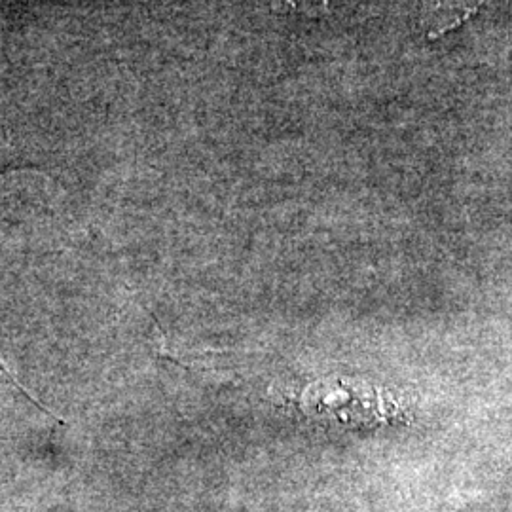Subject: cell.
Listing matches in <instances>:
<instances>
[{"mask_svg": "<svg viewBox=\"0 0 512 512\" xmlns=\"http://www.w3.org/2000/svg\"><path fill=\"white\" fill-rule=\"evenodd\" d=\"M300 404L315 416L351 427H376L406 420V404L384 389L351 382H319L304 389Z\"/></svg>", "mask_w": 512, "mask_h": 512, "instance_id": "6da1fadb", "label": "cell"}, {"mask_svg": "<svg viewBox=\"0 0 512 512\" xmlns=\"http://www.w3.org/2000/svg\"><path fill=\"white\" fill-rule=\"evenodd\" d=\"M486 0H444L437 8L433 16V25L429 31V38H439L456 29L463 21L473 18L476 10L484 4Z\"/></svg>", "mask_w": 512, "mask_h": 512, "instance_id": "7a4b0ae2", "label": "cell"}, {"mask_svg": "<svg viewBox=\"0 0 512 512\" xmlns=\"http://www.w3.org/2000/svg\"><path fill=\"white\" fill-rule=\"evenodd\" d=\"M330 0H272L275 10L279 12H296L304 16H323L329 10Z\"/></svg>", "mask_w": 512, "mask_h": 512, "instance_id": "3957f363", "label": "cell"}]
</instances>
